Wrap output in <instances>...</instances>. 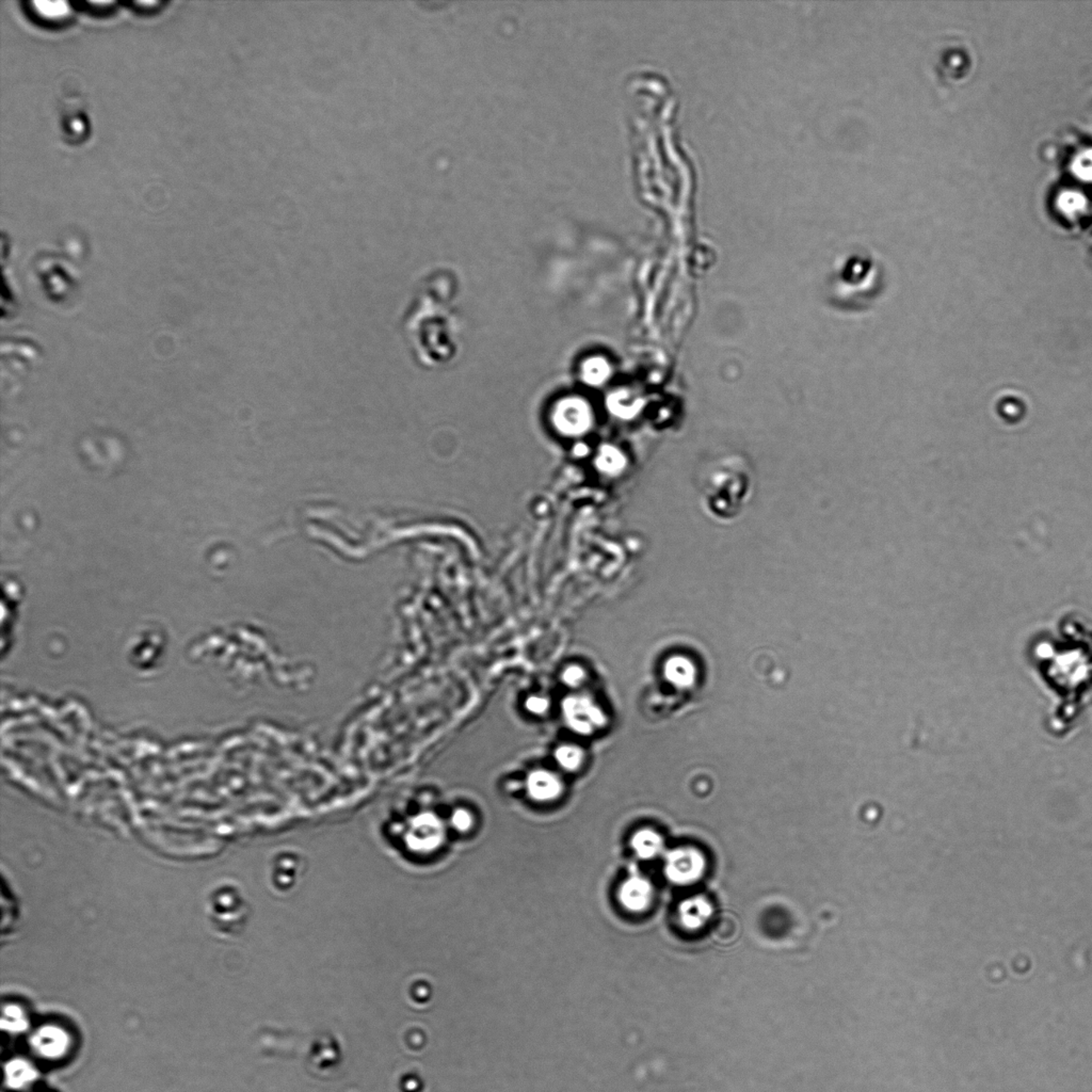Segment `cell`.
<instances>
[{
  "mask_svg": "<svg viewBox=\"0 0 1092 1092\" xmlns=\"http://www.w3.org/2000/svg\"><path fill=\"white\" fill-rule=\"evenodd\" d=\"M561 682L567 687L579 688L584 685L588 679L587 670L580 664H570L564 668L560 674Z\"/></svg>",
  "mask_w": 1092,
  "mask_h": 1092,
  "instance_id": "obj_10",
  "label": "cell"
},
{
  "mask_svg": "<svg viewBox=\"0 0 1092 1092\" xmlns=\"http://www.w3.org/2000/svg\"><path fill=\"white\" fill-rule=\"evenodd\" d=\"M550 700L542 696H530L525 701L526 710L536 716H542L549 711Z\"/></svg>",
  "mask_w": 1092,
  "mask_h": 1092,
  "instance_id": "obj_14",
  "label": "cell"
},
{
  "mask_svg": "<svg viewBox=\"0 0 1092 1092\" xmlns=\"http://www.w3.org/2000/svg\"><path fill=\"white\" fill-rule=\"evenodd\" d=\"M450 823L457 833H467L475 824V817L470 811L460 807L453 813Z\"/></svg>",
  "mask_w": 1092,
  "mask_h": 1092,
  "instance_id": "obj_12",
  "label": "cell"
},
{
  "mask_svg": "<svg viewBox=\"0 0 1092 1092\" xmlns=\"http://www.w3.org/2000/svg\"><path fill=\"white\" fill-rule=\"evenodd\" d=\"M652 895L649 881L639 876L627 878L618 892L621 904L630 913H643L650 906Z\"/></svg>",
  "mask_w": 1092,
  "mask_h": 1092,
  "instance_id": "obj_5",
  "label": "cell"
},
{
  "mask_svg": "<svg viewBox=\"0 0 1092 1092\" xmlns=\"http://www.w3.org/2000/svg\"><path fill=\"white\" fill-rule=\"evenodd\" d=\"M1074 172L1078 178L1092 182V149L1087 150L1077 157L1074 163Z\"/></svg>",
  "mask_w": 1092,
  "mask_h": 1092,
  "instance_id": "obj_13",
  "label": "cell"
},
{
  "mask_svg": "<svg viewBox=\"0 0 1092 1092\" xmlns=\"http://www.w3.org/2000/svg\"><path fill=\"white\" fill-rule=\"evenodd\" d=\"M681 920L687 928L697 930L702 926L711 914V907L709 901L703 898H693L683 903L680 909Z\"/></svg>",
  "mask_w": 1092,
  "mask_h": 1092,
  "instance_id": "obj_7",
  "label": "cell"
},
{
  "mask_svg": "<svg viewBox=\"0 0 1092 1092\" xmlns=\"http://www.w3.org/2000/svg\"><path fill=\"white\" fill-rule=\"evenodd\" d=\"M630 847L640 859L651 860L660 856L663 851L664 840L656 831L641 829L630 838Z\"/></svg>",
  "mask_w": 1092,
  "mask_h": 1092,
  "instance_id": "obj_6",
  "label": "cell"
},
{
  "mask_svg": "<svg viewBox=\"0 0 1092 1092\" xmlns=\"http://www.w3.org/2000/svg\"><path fill=\"white\" fill-rule=\"evenodd\" d=\"M664 677L674 686L688 687L694 680L693 664L682 657H673L664 664Z\"/></svg>",
  "mask_w": 1092,
  "mask_h": 1092,
  "instance_id": "obj_8",
  "label": "cell"
},
{
  "mask_svg": "<svg viewBox=\"0 0 1092 1092\" xmlns=\"http://www.w3.org/2000/svg\"><path fill=\"white\" fill-rule=\"evenodd\" d=\"M704 870L702 854L691 848L671 851L666 858L667 877L674 883L688 884L699 879Z\"/></svg>",
  "mask_w": 1092,
  "mask_h": 1092,
  "instance_id": "obj_2",
  "label": "cell"
},
{
  "mask_svg": "<svg viewBox=\"0 0 1092 1092\" xmlns=\"http://www.w3.org/2000/svg\"><path fill=\"white\" fill-rule=\"evenodd\" d=\"M554 757H555L556 763L559 764L561 769L567 771V773H576V771L580 770L584 763V759H586L584 749L573 744H561L555 750Z\"/></svg>",
  "mask_w": 1092,
  "mask_h": 1092,
  "instance_id": "obj_9",
  "label": "cell"
},
{
  "mask_svg": "<svg viewBox=\"0 0 1092 1092\" xmlns=\"http://www.w3.org/2000/svg\"><path fill=\"white\" fill-rule=\"evenodd\" d=\"M1085 205H1086V200L1078 193H1069V195L1063 196L1064 209H1066L1069 212L1081 210Z\"/></svg>",
  "mask_w": 1092,
  "mask_h": 1092,
  "instance_id": "obj_15",
  "label": "cell"
},
{
  "mask_svg": "<svg viewBox=\"0 0 1092 1092\" xmlns=\"http://www.w3.org/2000/svg\"><path fill=\"white\" fill-rule=\"evenodd\" d=\"M36 11L46 18H62L69 12L68 3L65 2H35Z\"/></svg>",
  "mask_w": 1092,
  "mask_h": 1092,
  "instance_id": "obj_11",
  "label": "cell"
},
{
  "mask_svg": "<svg viewBox=\"0 0 1092 1092\" xmlns=\"http://www.w3.org/2000/svg\"><path fill=\"white\" fill-rule=\"evenodd\" d=\"M233 898L230 891L220 889L212 892L207 900V918L217 934H229L235 921H238V917H235L238 914L236 908L238 901L233 900Z\"/></svg>",
  "mask_w": 1092,
  "mask_h": 1092,
  "instance_id": "obj_3",
  "label": "cell"
},
{
  "mask_svg": "<svg viewBox=\"0 0 1092 1092\" xmlns=\"http://www.w3.org/2000/svg\"><path fill=\"white\" fill-rule=\"evenodd\" d=\"M564 723L573 732L590 736L604 729L607 724L605 711L599 703L587 694H573L563 701Z\"/></svg>",
  "mask_w": 1092,
  "mask_h": 1092,
  "instance_id": "obj_1",
  "label": "cell"
},
{
  "mask_svg": "<svg viewBox=\"0 0 1092 1092\" xmlns=\"http://www.w3.org/2000/svg\"><path fill=\"white\" fill-rule=\"evenodd\" d=\"M525 788L530 799L540 803H554L563 793L564 784L554 771L533 770L525 781Z\"/></svg>",
  "mask_w": 1092,
  "mask_h": 1092,
  "instance_id": "obj_4",
  "label": "cell"
}]
</instances>
